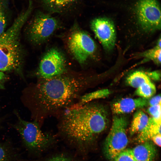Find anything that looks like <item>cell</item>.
<instances>
[{
  "label": "cell",
  "instance_id": "1",
  "mask_svg": "<svg viewBox=\"0 0 161 161\" xmlns=\"http://www.w3.org/2000/svg\"><path fill=\"white\" fill-rule=\"evenodd\" d=\"M87 72L67 70L51 78L40 80L36 85L35 98L42 118L57 117L78 100L94 80Z\"/></svg>",
  "mask_w": 161,
  "mask_h": 161
},
{
  "label": "cell",
  "instance_id": "2",
  "mask_svg": "<svg viewBox=\"0 0 161 161\" xmlns=\"http://www.w3.org/2000/svg\"><path fill=\"white\" fill-rule=\"evenodd\" d=\"M57 117L61 133L82 144L94 141L106 129L109 123L105 108L92 101L79 106H71Z\"/></svg>",
  "mask_w": 161,
  "mask_h": 161
},
{
  "label": "cell",
  "instance_id": "3",
  "mask_svg": "<svg viewBox=\"0 0 161 161\" xmlns=\"http://www.w3.org/2000/svg\"><path fill=\"white\" fill-rule=\"evenodd\" d=\"M32 6L20 14L11 27L0 35V71L13 70L19 67L22 52L19 42L21 30L30 14Z\"/></svg>",
  "mask_w": 161,
  "mask_h": 161
},
{
  "label": "cell",
  "instance_id": "4",
  "mask_svg": "<svg viewBox=\"0 0 161 161\" xmlns=\"http://www.w3.org/2000/svg\"><path fill=\"white\" fill-rule=\"evenodd\" d=\"M18 118L14 128L28 150L32 152L41 151L49 145L52 140L51 136L41 131L36 121L29 122L20 117Z\"/></svg>",
  "mask_w": 161,
  "mask_h": 161
},
{
  "label": "cell",
  "instance_id": "5",
  "mask_svg": "<svg viewBox=\"0 0 161 161\" xmlns=\"http://www.w3.org/2000/svg\"><path fill=\"white\" fill-rule=\"evenodd\" d=\"M128 124L126 117L115 115L110 131L105 140L104 154L109 160H112L126 149L128 143L126 129Z\"/></svg>",
  "mask_w": 161,
  "mask_h": 161
},
{
  "label": "cell",
  "instance_id": "6",
  "mask_svg": "<svg viewBox=\"0 0 161 161\" xmlns=\"http://www.w3.org/2000/svg\"><path fill=\"white\" fill-rule=\"evenodd\" d=\"M67 38L68 48L73 56L83 64L95 53L97 47L91 36L77 26L73 27Z\"/></svg>",
  "mask_w": 161,
  "mask_h": 161
},
{
  "label": "cell",
  "instance_id": "7",
  "mask_svg": "<svg viewBox=\"0 0 161 161\" xmlns=\"http://www.w3.org/2000/svg\"><path fill=\"white\" fill-rule=\"evenodd\" d=\"M135 11L137 22L142 31L150 33L160 30L161 7L157 0H138Z\"/></svg>",
  "mask_w": 161,
  "mask_h": 161
},
{
  "label": "cell",
  "instance_id": "8",
  "mask_svg": "<svg viewBox=\"0 0 161 161\" xmlns=\"http://www.w3.org/2000/svg\"><path fill=\"white\" fill-rule=\"evenodd\" d=\"M65 58L63 54L58 49L54 48L49 49L40 63L38 75L40 79L51 78L67 71Z\"/></svg>",
  "mask_w": 161,
  "mask_h": 161
},
{
  "label": "cell",
  "instance_id": "9",
  "mask_svg": "<svg viewBox=\"0 0 161 161\" xmlns=\"http://www.w3.org/2000/svg\"><path fill=\"white\" fill-rule=\"evenodd\" d=\"M58 21L47 14H38L33 19L29 29V35L32 41L40 44L47 39L59 27Z\"/></svg>",
  "mask_w": 161,
  "mask_h": 161
},
{
  "label": "cell",
  "instance_id": "10",
  "mask_svg": "<svg viewBox=\"0 0 161 161\" xmlns=\"http://www.w3.org/2000/svg\"><path fill=\"white\" fill-rule=\"evenodd\" d=\"M92 30L107 51L112 50L114 47L116 31L113 21L106 17L94 19L90 25Z\"/></svg>",
  "mask_w": 161,
  "mask_h": 161
},
{
  "label": "cell",
  "instance_id": "11",
  "mask_svg": "<svg viewBox=\"0 0 161 161\" xmlns=\"http://www.w3.org/2000/svg\"><path fill=\"white\" fill-rule=\"evenodd\" d=\"M148 99L140 97L136 98H123L112 105L111 110L112 113L116 115L130 113L137 109L147 106Z\"/></svg>",
  "mask_w": 161,
  "mask_h": 161
},
{
  "label": "cell",
  "instance_id": "12",
  "mask_svg": "<svg viewBox=\"0 0 161 161\" xmlns=\"http://www.w3.org/2000/svg\"><path fill=\"white\" fill-rule=\"evenodd\" d=\"M131 149L137 161H154L157 154V149L151 140L139 143Z\"/></svg>",
  "mask_w": 161,
  "mask_h": 161
},
{
  "label": "cell",
  "instance_id": "13",
  "mask_svg": "<svg viewBox=\"0 0 161 161\" xmlns=\"http://www.w3.org/2000/svg\"><path fill=\"white\" fill-rule=\"evenodd\" d=\"M157 134H161V121L154 119L152 117L149 118L145 127L138 133L137 140L139 143L151 140L152 138Z\"/></svg>",
  "mask_w": 161,
  "mask_h": 161
},
{
  "label": "cell",
  "instance_id": "14",
  "mask_svg": "<svg viewBox=\"0 0 161 161\" xmlns=\"http://www.w3.org/2000/svg\"><path fill=\"white\" fill-rule=\"evenodd\" d=\"M49 12L61 13L72 6L77 0H41Z\"/></svg>",
  "mask_w": 161,
  "mask_h": 161
},
{
  "label": "cell",
  "instance_id": "15",
  "mask_svg": "<svg viewBox=\"0 0 161 161\" xmlns=\"http://www.w3.org/2000/svg\"><path fill=\"white\" fill-rule=\"evenodd\" d=\"M149 118L143 111L139 110L134 114L129 129V132L132 136L141 132L146 126Z\"/></svg>",
  "mask_w": 161,
  "mask_h": 161
},
{
  "label": "cell",
  "instance_id": "16",
  "mask_svg": "<svg viewBox=\"0 0 161 161\" xmlns=\"http://www.w3.org/2000/svg\"><path fill=\"white\" fill-rule=\"evenodd\" d=\"M110 91L108 89L98 90L82 95L76 103L73 106H79L95 100L103 98L108 97Z\"/></svg>",
  "mask_w": 161,
  "mask_h": 161
},
{
  "label": "cell",
  "instance_id": "17",
  "mask_svg": "<svg viewBox=\"0 0 161 161\" xmlns=\"http://www.w3.org/2000/svg\"><path fill=\"white\" fill-rule=\"evenodd\" d=\"M146 73L140 71H136L129 75L126 79V82L130 86L136 89L143 83L151 81Z\"/></svg>",
  "mask_w": 161,
  "mask_h": 161
},
{
  "label": "cell",
  "instance_id": "18",
  "mask_svg": "<svg viewBox=\"0 0 161 161\" xmlns=\"http://www.w3.org/2000/svg\"><path fill=\"white\" fill-rule=\"evenodd\" d=\"M161 38H160L155 47L151 49L140 54L139 56L144 57L147 60H151L157 64H160L161 54Z\"/></svg>",
  "mask_w": 161,
  "mask_h": 161
},
{
  "label": "cell",
  "instance_id": "19",
  "mask_svg": "<svg viewBox=\"0 0 161 161\" xmlns=\"http://www.w3.org/2000/svg\"><path fill=\"white\" fill-rule=\"evenodd\" d=\"M156 89L151 81L143 83L136 89L135 94L140 97L149 99L156 93Z\"/></svg>",
  "mask_w": 161,
  "mask_h": 161
},
{
  "label": "cell",
  "instance_id": "20",
  "mask_svg": "<svg viewBox=\"0 0 161 161\" xmlns=\"http://www.w3.org/2000/svg\"><path fill=\"white\" fill-rule=\"evenodd\" d=\"M13 152L10 147L4 143H0V161H12Z\"/></svg>",
  "mask_w": 161,
  "mask_h": 161
},
{
  "label": "cell",
  "instance_id": "21",
  "mask_svg": "<svg viewBox=\"0 0 161 161\" xmlns=\"http://www.w3.org/2000/svg\"><path fill=\"white\" fill-rule=\"evenodd\" d=\"M112 161H137L131 149H125L117 155Z\"/></svg>",
  "mask_w": 161,
  "mask_h": 161
},
{
  "label": "cell",
  "instance_id": "22",
  "mask_svg": "<svg viewBox=\"0 0 161 161\" xmlns=\"http://www.w3.org/2000/svg\"><path fill=\"white\" fill-rule=\"evenodd\" d=\"M147 112L154 119L161 121V104L150 106L147 110Z\"/></svg>",
  "mask_w": 161,
  "mask_h": 161
},
{
  "label": "cell",
  "instance_id": "23",
  "mask_svg": "<svg viewBox=\"0 0 161 161\" xmlns=\"http://www.w3.org/2000/svg\"><path fill=\"white\" fill-rule=\"evenodd\" d=\"M6 24L7 21L4 5L0 0V35L5 31Z\"/></svg>",
  "mask_w": 161,
  "mask_h": 161
},
{
  "label": "cell",
  "instance_id": "24",
  "mask_svg": "<svg viewBox=\"0 0 161 161\" xmlns=\"http://www.w3.org/2000/svg\"><path fill=\"white\" fill-rule=\"evenodd\" d=\"M161 97L160 95L154 96L148 99V105L150 106L161 104Z\"/></svg>",
  "mask_w": 161,
  "mask_h": 161
},
{
  "label": "cell",
  "instance_id": "25",
  "mask_svg": "<svg viewBox=\"0 0 161 161\" xmlns=\"http://www.w3.org/2000/svg\"><path fill=\"white\" fill-rule=\"evenodd\" d=\"M148 77L153 80H158L160 78V74L158 71H154L146 74Z\"/></svg>",
  "mask_w": 161,
  "mask_h": 161
},
{
  "label": "cell",
  "instance_id": "26",
  "mask_svg": "<svg viewBox=\"0 0 161 161\" xmlns=\"http://www.w3.org/2000/svg\"><path fill=\"white\" fill-rule=\"evenodd\" d=\"M46 161H71V160L65 157L60 156L53 157Z\"/></svg>",
  "mask_w": 161,
  "mask_h": 161
},
{
  "label": "cell",
  "instance_id": "27",
  "mask_svg": "<svg viewBox=\"0 0 161 161\" xmlns=\"http://www.w3.org/2000/svg\"><path fill=\"white\" fill-rule=\"evenodd\" d=\"M151 140L158 146H161V134H157L154 136Z\"/></svg>",
  "mask_w": 161,
  "mask_h": 161
},
{
  "label": "cell",
  "instance_id": "28",
  "mask_svg": "<svg viewBox=\"0 0 161 161\" xmlns=\"http://www.w3.org/2000/svg\"><path fill=\"white\" fill-rule=\"evenodd\" d=\"M5 77V74L3 72L0 71V81L4 80Z\"/></svg>",
  "mask_w": 161,
  "mask_h": 161
}]
</instances>
